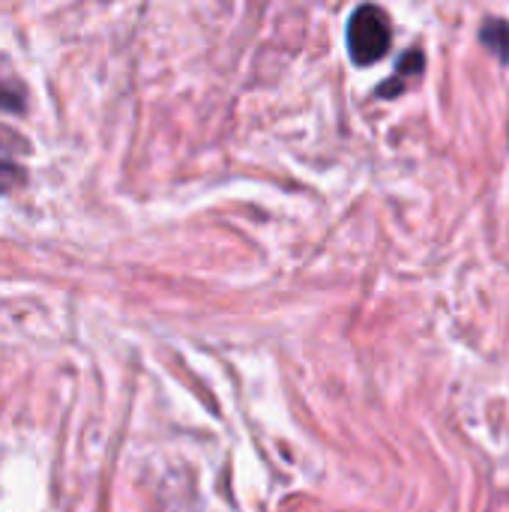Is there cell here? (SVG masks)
<instances>
[{
    "label": "cell",
    "mask_w": 509,
    "mask_h": 512,
    "mask_svg": "<svg viewBox=\"0 0 509 512\" xmlns=\"http://www.w3.org/2000/svg\"><path fill=\"white\" fill-rule=\"evenodd\" d=\"M348 54L357 66H372L381 57H387L393 45V27L381 6H357L348 18Z\"/></svg>",
    "instance_id": "6da1fadb"
},
{
    "label": "cell",
    "mask_w": 509,
    "mask_h": 512,
    "mask_svg": "<svg viewBox=\"0 0 509 512\" xmlns=\"http://www.w3.org/2000/svg\"><path fill=\"white\" fill-rule=\"evenodd\" d=\"M480 42L498 57V60H509V21L504 18H489L480 27Z\"/></svg>",
    "instance_id": "277c9868"
},
{
    "label": "cell",
    "mask_w": 509,
    "mask_h": 512,
    "mask_svg": "<svg viewBox=\"0 0 509 512\" xmlns=\"http://www.w3.org/2000/svg\"><path fill=\"white\" fill-rule=\"evenodd\" d=\"M12 150H15V135L0 129V195H6L24 183V168Z\"/></svg>",
    "instance_id": "3957f363"
},
{
    "label": "cell",
    "mask_w": 509,
    "mask_h": 512,
    "mask_svg": "<svg viewBox=\"0 0 509 512\" xmlns=\"http://www.w3.org/2000/svg\"><path fill=\"white\" fill-rule=\"evenodd\" d=\"M423 63H426V57H423V51H420V48L405 51V54L399 57V63H396V75H393L387 84H381V87H378V96H384V99L399 96V93H402L414 78H420Z\"/></svg>",
    "instance_id": "7a4b0ae2"
}]
</instances>
